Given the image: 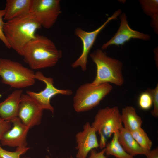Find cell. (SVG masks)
<instances>
[{
    "label": "cell",
    "mask_w": 158,
    "mask_h": 158,
    "mask_svg": "<svg viewBox=\"0 0 158 158\" xmlns=\"http://www.w3.org/2000/svg\"><path fill=\"white\" fill-rule=\"evenodd\" d=\"M61 51L47 37L36 35L24 46L22 56L32 70L52 67L62 56Z\"/></svg>",
    "instance_id": "1"
},
{
    "label": "cell",
    "mask_w": 158,
    "mask_h": 158,
    "mask_svg": "<svg viewBox=\"0 0 158 158\" xmlns=\"http://www.w3.org/2000/svg\"><path fill=\"white\" fill-rule=\"evenodd\" d=\"M41 27L29 13L5 22L3 31L10 48L22 56L23 48L35 37V32Z\"/></svg>",
    "instance_id": "2"
},
{
    "label": "cell",
    "mask_w": 158,
    "mask_h": 158,
    "mask_svg": "<svg viewBox=\"0 0 158 158\" xmlns=\"http://www.w3.org/2000/svg\"><path fill=\"white\" fill-rule=\"evenodd\" d=\"M90 56L96 67V75L91 83L93 85L109 83L121 86L123 84V64L120 61L108 56L102 49L95 50Z\"/></svg>",
    "instance_id": "3"
},
{
    "label": "cell",
    "mask_w": 158,
    "mask_h": 158,
    "mask_svg": "<svg viewBox=\"0 0 158 158\" xmlns=\"http://www.w3.org/2000/svg\"><path fill=\"white\" fill-rule=\"evenodd\" d=\"M0 76L3 83L15 88H25L35 83L32 70L6 58H0Z\"/></svg>",
    "instance_id": "4"
},
{
    "label": "cell",
    "mask_w": 158,
    "mask_h": 158,
    "mask_svg": "<svg viewBox=\"0 0 158 158\" xmlns=\"http://www.w3.org/2000/svg\"><path fill=\"white\" fill-rule=\"evenodd\" d=\"M91 126L99 135V147L103 149L108 139L123 126L118 107H107L99 110Z\"/></svg>",
    "instance_id": "5"
},
{
    "label": "cell",
    "mask_w": 158,
    "mask_h": 158,
    "mask_svg": "<svg viewBox=\"0 0 158 158\" xmlns=\"http://www.w3.org/2000/svg\"><path fill=\"white\" fill-rule=\"evenodd\" d=\"M112 86L109 83L97 85L91 83L84 84L77 89L73 98V107L77 112L90 110L98 105L112 90Z\"/></svg>",
    "instance_id": "6"
},
{
    "label": "cell",
    "mask_w": 158,
    "mask_h": 158,
    "mask_svg": "<svg viewBox=\"0 0 158 158\" xmlns=\"http://www.w3.org/2000/svg\"><path fill=\"white\" fill-rule=\"evenodd\" d=\"M30 13L41 27L51 28L61 13L59 0H32Z\"/></svg>",
    "instance_id": "7"
},
{
    "label": "cell",
    "mask_w": 158,
    "mask_h": 158,
    "mask_svg": "<svg viewBox=\"0 0 158 158\" xmlns=\"http://www.w3.org/2000/svg\"><path fill=\"white\" fill-rule=\"evenodd\" d=\"M35 78L44 82L46 85L45 88L39 92L27 91L26 94L32 98L43 110H48L53 113L54 109L50 103L51 98L58 94L69 96L72 93V91L70 89H60L55 87L54 79L46 77L41 72L38 71L35 73Z\"/></svg>",
    "instance_id": "8"
},
{
    "label": "cell",
    "mask_w": 158,
    "mask_h": 158,
    "mask_svg": "<svg viewBox=\"0 0 158 158\" xmlns=\"http://www.w3.org/2000/svg\"><path fill=\"white\" fill-rule=\"evenodd\" d=\"M121 13L120 9L116 11L111 16L107 18L103 24L93 31H86L80 28H77L75 30V34L80 39L82 42L83 49L80 55L71 64L72 68H75L79 67L84 71L87 70L88 55L97 36L110 21L117 19Z\"/></svg>",
    "instance_id": "9"
},
{
    "label": "cell",
    "mask_w": 158,
    "mask_h": 158,
    "mask_svg": "<svg viewBox=\"0 0 158 158\" xmlns=\"http://www.w3.org/2000/svg\"><path fill=\"white\" fill-rule=\"evenodd\" d=\"M43 110L28 95L26 94L22 95L18 117L23 123L30 129L40 123Z\"/></svg>",
    "instance_id": "10"
},
{
    "label": "cell",
    "mask_w": 158,
    "mask_h": 158,
    "mask_svg": "<svg viewBox=\"0 0 158 158\" xmlns=\"http://www.w3.org/2000/svg\"><path fill=\"white\" fill-rule=\"evenodd\" d=\"M120 25L118 31L110 40L102 45L101 47L102 50L107 49L109 46L112 45H122L132 39L145 40L150 39L149 35L131 29L128 24L126 16L124 13L120 15Z\"/></svg>",
    "instance_id": "11"
},
{
    "label": "cell",
    "mask_w": 158,
    "mask_h": 158,
    "mask_svg": "<svg viewBox=\"0 0 158 158\" xmlns=\"http://www.w3.org/2000/svg\"><path fill=\"white\" fill-rule=\"evenodd\" d=\"M96 132L89 122H87L83 126V130L76 134V158H86L92 150L99 147Z\"/></svg>",
    "instance_id": "12"
},
{
    "label": "cell",
    "mask_w": 158,
    "mask_h": 158,
    "mask_svg": "<svg viewBox=\"0 0 158 158\" xmlns=\"http://www.w3.org/2000/svg\"><path fill=\"white\" fill-rule=\"evenodd\" d=\"M11 123L13 127L3 136L0 142L3 146L11 147H26V138L29 128L23 123L18 117Z\"/></svg>",
    "instance_id": "13"
},
{
    "label": "cell",
    "mask_w": 158,
    "mask_h": 158,
    "mask_svg": "<svg viewBox=\"0 0 158 158\" xmlns=\"http://www.w3.org/2000/svg\"><path fill=\"white\" fill-rule=\"evenodd\" d=\"M22 89L15 90L10 94L3 101L0 103V116L10 122L18 117V113Z\"/></svg>",
    "instance_id": "14"
},
{
    "label": "cell",
    "mask_w": 158,
    "mask_h": 158,
    "mask_svg": "<svg viewBox=\"0 0 158 158\" xmlns=\"http://www.w3.org/2000/svg\"><path fill=\"white\" fill-rule=\"evenodd\" d=\"M4 20L8 21L30 12L32 0H7Z\"/></svg>",
    "instance_id": "15"
},
{
    "label": "cell",
    "mask_w": 158,
    "mask_h": 158,
    "mask_svg": "<svg viewBox=\"0 0 158 158\" xmlns=\"http://www.w3.org/2000/svg\"><path fill=\"white\" fill-rule=\"evenodd\" d=\"M118 139L125 150L132 156L146 154V152L137 143L130 132L123 126L118 132Z\"/></svg>",
    "instance_id": "16"
},
{
    "label": "cell",
    "mask_w": 158,
    "mask_h": 158,
    "mask_svg": "<svg viewBox=\"0 0 158 158\" xmlns=\"http://www.w3.org/2000/svg\"><path fill=\"white\" fill-rule=\"evenodd\" d=\"M121 120L123 127L130 132L141 128L143 121L132 106L123 108L121 113Z\"/></svg>",
    "instance_id": "17"
},
{
    "label": "cell",
    "mask_w": 158,
    "mask_h": 158,
    "mask_svg": "<svg viewBox=\"0 0 158 158\" xmlns=\"http://www.w3.org/2000/svg\"><path fill=\"white\" fill-rule=\"evenodd\" d=\"M118 132L114 133L111 140L107 143L104 148L105 154L107 156H113L116 158H134L127 153L119 143Z\"/></svg>",
    "instance_id": "18"
},
{
    "label": "cell",
    "mask_w": 158,
    "mask_h": 158,
    "mask_svg": "<svg viewBox=\"0 0 158 158\" xmlns=\"http://www.w3.org/2000/svg\"><path fill=\"white\" fill-rule=\"evenodd\" d=\"M130 133L137 143L145 151L147 154L151 150L152 142L142 128Z\"/></svg>",
    "instance_id": "19"
},
{
    "label": "cell",
    "mask_w": 158,
    "mask_h": 158,
    "mask_svg": "<svg viewBox=\"0 0 158 158\" xmlns=\"http://www.w3.org/2000/svg\"><path fill=\"white\" fill-rule=\"evenodd\" d=\"M139 1L146 14L151 17V19L158 18L157 0H141Z\"/></svg>",
    "instance_id": "20"
},
{
    "label": "cell",
    "mask_w": 158,
    "mask_h": 158,
    "mask_svg": "<svg viewBox=\"0 0 158 158\" xmlns=\"http://www.w3.org/2000/svg\"><path fill=\"white\" fill-rule=\"evenodd\" d=\"M29 149L27 146L18 147L17 148L16 151L11 152L3 149L0 145V156L2 158H20V156L25 153Z\"/></svg>",
    "instance_id": "21"
},
{
    "label": "cell",
    "mask_w": 158,
    "mask_h": 158,
    "mask_svg": "<svg viewBox=\"0 0 158 158\" xmlns=\"http://www.w3.org/2000/svg\"><path fill=\"white\" fill-rule=\"evenodd\" d=\"M138 104L140 107L144 110L149 109L152 105V102L150 94L145 91L140 95L138 99Z\"/></svg>",
    "instance_id": "22"
},
{
    "label": "cell",
    "mask_w": 158,
    "mask_h": 158,
    "mask_svg": "<svg viewBox=\"0 0 158 158\" xmlns=\"http://www.w3.org/2000/svg\"><path fill=\"white\" fill-rule=\"evenodd\" d=\"M145 91L149 93L152 99L153 109L151 112L152 115L156 118L158 117V84L154 89L148 88Z\"/></svg>",
    "instance_id": "23"
},
{
    "label": "cell",
    "mask_w": 158,
    "mask_h": 158,
    "mask_svg": "<svg viewBox=\"0 0 158 158\" xmlns=\"http://www.w3.org/2000/svg\"><path fill=\"white\" fill-rule=\"evenodd\" d=\"M4 13V9L0 10V40L7 48L10 49V46L5 36L3 31V27L5 23L3 21Z\"/></svg>",
    "instance_id": "24"
},
{
    "label": "cell",
    "mask_w": 158,
    "mask_h": 158,
    "mask_svg": "<svg viewBox=\"0 0 158 158\" xmlns=\"http://www.w3.org/2000/svg\"><path fill=\"white\" fill-rule=\"evenodd\" d=\"M11 123L0 116V141L4 134L11 128Z\"/></svg>",
    "instance_id": "25"
},
{
    "label": "cell",
    "mask_w": 158,
    "mask_h": 158,
    "mask_svg": "<svg viewBox=\"0 0 158 158\" xmlns=\"http://www.w3.org/2000/svg\"><path fill=\"white\" fill-rule=\"evenodd\" d=\"M105 151L104 148L99 152H97L95 149H92L90 151L89 158H107V156L104 155Z\"/></svg>",
    "instance_id": "26"
},
{
    "label": "cell",
    "mask_w": 158,
    "mask_h": 158,
    "mask_svg": "<svg viewBox=\"0 0 158 158\" xmlns=\"http://www.w3.org/2000/svg\"><path fill=\"white\" fill-rule=\"evenodd\" d=\"M145 156L146 158H158V147L150 150Z\"/></svg>",
    "instance_id": "27"
},
{
    "label": "cell",
    "mask_w": 158,
    "mask_h": 158,
    "mask_svg": "<svg viewBox=\"0 0 158 158\" xmlns=\"http://www.w3.org/2000/svg\"><path fill=\"white\" fill-rule=\"evenodd\" d=\"M45 158H50L48 156H46ZM68 158H73V157L72 156Z\"/></svg>",
    "instance_id": "28"
},
{
    "label": "cell",
    "mask_w": 158,
    "mask_h": 158,
    "mask_svg": "<svg viewBox=\"0 0 158 158\" xmlns=\"http://www.w3.org/2000/svg\"><path fill=\"white\" fill-rule=\"evenodd\" d=\"M0 158H2L0 156Z\"/></svg>",
    "instance_id": "29"
}]
</instances>
